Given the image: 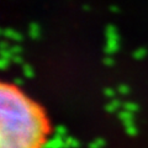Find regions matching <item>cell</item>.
<instances>
[{
  "mask_svg": "<svg viewBox=\"0 0 148 148\" xmlns=\"http://www.w3.org/2000/svg\"><path fill=\"white\" fill-rule=\"evenodd\" d=\"M1 99V148H37L43 135L40 108L6 84Z\"/></svg>",
  "mask_w": 148,
  "mask_h": 148,
  "instance_id": "cell-1",
  "label": "cell"
},
{
  "mask_svg": "<svg viewBox=\"0 0 148 148\" xmlns=\"http://www.w3.org/2000/svg\"><path fill=\"white\" fill-rule=\"evenodd\" d=\"M41 148H66L64 138L59 137V136H54L52 140H48L45 143H42Z\"/></svg>",
  "mask_w": 148,
  "mask_h": 148,
  "instance_id": "cell-2",
  "label": "cell"
},
{
  "mask_svg": "<svg viewBox=\"0 0 148 148\" xmlns=\"http://www.w3.org/2000/svg\"><path fill=\"white\" fill-rule=\"evenodd\" d=\"M119 119L122 121L123 126L125 125H128V123H135L133 122V114L132 112H128L126 110H122L119 112Z\"/></svg>",
  "mask_w": 148,
  "mask_h": 148,
  "instance_id": "cell-3",
  "label": "cell"
},
{
  "mask_svg": "<svg viewBox=\"0 0 148 148\" xmlns=\"http://www.w3.org/2000/svg\"><path fill=\"white\" fill-rule=\"evenodd\" d=\"M120 106H121V101L119 99H112L105 106V110L108 111V112H116V111H119Z\"/></svg>",
  "mask_w": 148,
  "mask_h": 148,
  "instance_id": "cell-4",
  "label": "cell"
},
{
  "mask_svg": "<svg viewBox=\"0 0 148 148\" xmlns=\"http://www.w3.org/2000/svg\"><path fill=\"white\" fill-rule=\"evenodd\" d=\"M64 143H66V148H79L80 147V142L74 137L67 136L64 138Z\"/></svg>",
  "mask_w": 148,
  "mask_h": 148,
  "instance_id": "cell-5",
  "label": "cell"
},
{
  "mask_svg": "<svg viewBox=\"0 0 148 148\" xmlns=\"http://www.w3.org/2000/svg\"><path fill=\"white\" fill-rule=\"evenodd\" d=\"M123 110L128 111V112H137L138 110H140V106H138L136 103H133V101H127V103H123Z\"/></svg>",
  "mask_w": 148,
  "mask_h": 148,
  "instance_id": "cell-6",
  "label": "cell"
},
{
  "mask_svg": "<svg viewBox=\"0 0 148 148\" xmlns=\"http://www.w3.org/2000/svg\"><path fill=\"white\" fill-rule=\"evenodd\" d=\"M125 131H126V133L128 136H137L138 133V128L136 127L135 123H128V125H125Z\"/></svg>",
  "mask_w": 148,
  "mask_h": 148,
  "instance_id": "cell-7",
  "label": "cell"
},
{
  "mask_svg": "<svg viewBox=\"0 0 148 148\" xmlns=\"http://www.w3.org/2000/svg\"><path fill=\"white\" fill-rule=\"evenodd\" d=\"M106 146V141L104 138H95L91 143H89V148H104Z\"/></svg>",
  "mask_w": 148,
  "mask_h": 148,
  "instance_id": "cell-8",
  "label": "cell"
},
{
  "mask_svg": "<svg viewBox=\"0 0 148 148\" xmlns=\"http://www.w3.org/2000/svg\"><path fill=\"white\" fill-rule=\"evenodd\" d=\"M56 136H59L62 138L67 137V128L63 126V125H59V126L56 127Z\"/></svg>",
  "mask_w": 148,
  "mask_h": 148,
  "instance_id": "cell-9",
  "label": "cell"
},
{
  "mask_svg": "<svg viewBox=\"0 0 148 148\" xmlns=\"http://www.w3.org/2000/svg\"><path fill=\"white\" fill-rule=\"evenodd\" d=\"M119 92L120 94H122V95H126V94H128L130 92V88L127 86V85H125V84H121V85H119Z\"/></svg>",
  "mask_w": 148,
  "mask_h": 148,
  "instance_id": "cell-10",
  "label": "cell"
},
{
  "mask_svg": "<svg viewBox=\"0 0 148 148\" xmlns=\"http://www.w3.org/2000/svg\"><path fill=\"white\" fill-rule=\"evenodd\" d=\"M24 73H25V75H26L27 78H32V77H34V72H32V68L29 67V66H26V67L24 68Z\"/></svg>",
  "mask_w": 148,
  "mask_h": 148,
  "instance_id": "cell-11",
  "label": "cell"
},
{
  "mask_svg": "<svg viewBox=\"0 0 148 148\" xmlns=\"http://www.w3.org/2000/svg\"><path fill=\"white\" fill-rule=\"evenodd\" d=\"M104 94L108 96V98H110V99H112L114 96H115V91H114V89H110V88H106V89L104 90Z\"/></svg>",
  "mask_w": 148,
  "mask_h": 148,
  "instance_id": "cell-12",
  "label": "cell"
},
{
  "mask_svg": "<svg viewBox=\"0 0 148 148\" xmlns=\"http://www.w3.org/2000/svg\"><path fill=\"white\" fill-rule=\"evenodd\" d=\"M14 83H15V85H17V86H18V85H21V84H22V80L20 79V78H16V79L14 80Z\"/></svg>",
  "mask_w": 148,
  "mask_h": 148,
  "instance_id": "cell-13",
  "label": "cell"
},
{
  "mask_svg": "<svg viewBox=\"0 0 148 148\" xmlns=\"http://www.w3.org/2000/svg\"><path fill=\"white\" fill-rule=\"evenodd\" d=\"M106 64H112V61H110V59H108V61H106Z\"/></svg>",
  "mask_w": 148,
  "mask_h": 148,
  "instance_id": "cell-14",
  "label": "cell"
}]
</instances>
